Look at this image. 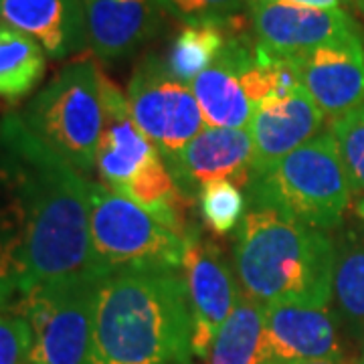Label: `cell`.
<instances>
[{"mask_svg": "<svg viewBox=\"0 0 364 364\" xmlns=\"http://www.w3.org/2000/svg\"><path fill=\"white\" fill-rule=\"evenodd\" d=\"M249 18L255 43L282 59H296L328 43L360 37V28L344 9H314L289 0H251Z\"/></svg>", "mask_w": 364, "mask_h": 364, "instance_id": "30bf717a", "label": "cell"}, {"mask_svg": "<svg viewBox=\"0 0 364 364\" xmlns=\"http://www.w3.org/2000/svg\"><path fill=\"white\" fill-rule=\"evenodd\" d=\"M193 316L182 273L128 269L100 279L91 364H191Z\"/></svg>", "mask_w": 364, "mask_h": 364, "instance_id": "7a4b0ae2", "label": "cell"}, {"mask_svg": "<svg viewBox=\"0 0 364 364\" xmlns=\"http://www.w3.org/2000/svg\"><path fill=\"white\" fill-rule=\"evenodd\" d=\"M90 182L23 117L0 122V251L21 296L41 284L102 277L91 251Z\"/></svg>", "mask_w": 364, "mask_h": 364, "instance_id": "6da1fadb", "label": "cell"}, {"mask_svg": "<svg viewBox=\"0 0 364 364\" xmlns=\"http://www.w3.org/2000/svg\"><path fill=\"white\" fill-rule=\"evenodd\" d=\"M255 51L243 33L233 35L217 61L191 83L207 128H247L255 107L241 85V71Z\"/></svg>", "mask_w": 364, "mask_h": 364, "instance_id": "9a60e30c", "label": "cell"}, {"mask_svg": "<svg viewBox=\"0 0 364 364\" xmlns=\"http://www.w3.org/2000/svg\"><path fill=\"white\" fill-rule=\"evenodd\" d=\"M330 132L338 146L352 193H364V105L332 119Z\"/></svg>", "mask_w": 364, "mask_h": 364, "instance_id": "cb8c5ba5", "label": "cell"}, {"mask_svg": "<svg viewBox=\"0 0 364 364\" xmlns=\"http://www.w3.org/2000/svg\"><path fill=\"white\" fill-rule=\"evenodd\" d=\"M102 100H104V130L97 150L95 168L105 186L122 193L134 172L142 166L156 148L148 142L132 116L128 97L117 90L102 71Z\"/></svg>", "mask_w": 364, "mask_h": 364, "instance_id": "e0dca14e", "label": "cell"}, {"mask_svg": "<svg viewBox=\"0 0 364 364\" xmlns=\"http://www.w3.org/2000/svg\"><path fill=\"white\" fill-rule=\"evenodd\" d=\"M33 330L21 316L0 314V364H31Z\"/></svg>", "mask_w": 364, "mask_h": 364, "instance_id": "484cf974", "label": "cell"}, {"mask_svg": "<svg viewBox=\"0 0 364 364\" xmlns=\"http://www.w3.org/2000/svg\"><path fill=\"white\" fill-rule=\"evenodd\" d=\"M251 160L253 140L247 128H205L164 164L182 195L195 200L200 188L213 181H231L247 188Z\"/></svg>", "mask_w": 364, "mask_h": 364, "instance_id": "8fae6325", "label": "cell"}, {"mask_svg": "<svg viewBox=\"0 0 364 364\" xmlns=\"http://www.w3.org/2000/svg\"><path fill=\"white\" fill-rule=\"evenodd\" d=\"M90 235L102 277L128 269H181L191 237L104 182H90Z\"/></svg>", "mask_w": 364, "mask_h": 364, "instance_id": "5b68a950", "label": "cell"}, {"mask_svg": "<svg viewBox=\"0 0 364 364\" xmlns=\"http://www.w3.org/2000/svg\"><path fill=\"white\" fill-rule=\"evenodd\" d=\"M265 348L272 363L346 360L338 314L330 306H265Z\"/></svg>", "mask_w": 364, "mask_h": 364, "instance_id": "7c38bea8", "label": "cell"}, {"mask_svg": "<svg viewBox=\"0 0 364 364\" xmlns=\"http://www.w3.org/2000/svg\"><path fill=\"white\" fill-rule=\"evenodd\" d=\"M18 284L14 277L13 267L4 253L0 251V308H6L13 299H18Z\"/></svg>", "mask_w": 364, "mask_h": 364, "instance_id": "4316f807", "label": "cell"}, {"mask_svg": "<svg viewBox=\"0 0 364 364\" xmlns=\"http://www.w3.org/2000/svg\"><path fill=\"white\" fill-rule=\"evenodd\" d=\"M247 203L277 208L314 229H334L350 205V181L332 132L289 152L273 168L251 176Z\"/></svg>", "mask_w": 364, "mask_h": 364, "instance_id": "277c9868", "label": "cell"}, {"mask_svg": "<svg viewBox=\"0 0 364 364\" xmlns=\"http://www.w3.org/2000/svg\"><path fill=\"white\" fill-rule=\"evenodd\" d=\"M358 215L363 217V221H364V198L358 203Z\"/></svg>", "mask_w": 364, "mask_h": 364, "instance_id": "4dcf8cb0", "label": "cell"}, {"mask_svg": "<svg viewBox=\"0 0 364 364\" xmlns=\"http://www.w3.org/2000/svg\"><path fill=\"white\" fill-rule=\"evenodd\" d=\"M233 267L241 294L261 306H330L336 243L277 208L249 205L235 231Z\"/></svg>", "mask_w": 364, "mask_h": 364, "instance_id": "3957f363", "label": "cell"}, {"mask_svg": "<svg viewBox=\"0 0 364 364\" xmlns=\"http://www.w3.org/2000/svg\"><path fill=\"white\" fill-rule=\"evenodd\" d=\"M198 207L207 225L217 235L237 231L247 213V196L231 181H213L198 193Z\"/></svg>", "mask_w": 364, "mask_h": 364, "instance_id": "603a6c76", "label": "cell"}, {"mask_svg": "<svg viewBox=\"0 0 364 364\" xmlns=\"http://www.w3.org/2000/svg\"><path fill=\"white\" fill-rule=\"evenodd\" d=\"M102 277H69L31 287L16 312L33 330L31 364H91L93 301Z\"/></svg>", "mask_w": 364, "mask_h": 364, "instance_id": "52a82bcc", "label": "cell"}, {"mask_svg": "<svg viewBox=\"0 0 364 364\" xmlns=\"http://www.w3.org/2000/svg\"><path fill=\"white\" fill-rule=\"evenodd\" d=\"M363 364H364V363H363Z\"/></svg>", "mask_w": 364, "mask_h": 364, "instance_id": "d6a6232c", "label": "cell"}, {"mask_svg": "<svg viewBox=\"0 0 364 364\" xmlns=\"http://www.w3.org/2000/svg\"><path fill=\"white\" fill-rule=\"evenodd\" d=\"M128 102L136 126L162 160L178 154L205 130V119L188 83L172 75L166 59L148 55L128 83Z\"/></svg>", "mask_w": 364, "mask_h": 364, "instance_id": "ba28073f", "label": "cell"}, {"mask_svg": "<svg viewBox=\"0 0 364 364\" xmlns=\"http://www.w3.org/2000/svg\"><path fill=\"white\" fill-rule=\"evenodd\" d=\"M350 2H354V6L358 9V13L364 16V0H350Z\"/></svg>", "mask_w": 364, "mask_h": 364, "instance_id": "f546056e", "label": "cell"}, {"mask_svg": "<svg viewBox=\"0 0 364 364\" xmlns=\"http://www.w3.org/2000/svg\"><path fill=\"white\" fill-rule=\"evenodd\" d=\"M45 49L26 33L0 21V100L21 102L45 75Z\"/></svg>", "mask_w": 364, "mask_h": 364, "instance_id": "44dd1931", "label": "cell"}, {"mask_svg": "<svg viewBox=\"0 0 364 364\" xmlns=\"http://www.w3.org/2000/svg\"><path fill=\"white\" fill-rule=\"evenodd\" d=\"M245 31V16L239 14L227 21H205L191 23L176 35V39L166 55V65L172 75L184 83H193L196 75H200L210 67L229 39Z\"/></svg>", "mask_w": 364, "mask_h": 364, "instance_id": "d6986e66", "label": "cell"}, {"mask_svg": "<svg viewBox=\"0 0 364 364\" xmlns=\"http://www.w3.org/2000/svg\"><path fill=\"white\" fill-rule=\"evenodd\" d=\"M251 0H158V4L176 18L191 23L227 21L243 14Z\"/></svg>", "mask_w": 364, "mask_h": 364, "instance_id": "d4e9b609", "label": "cell"}, {"mask_svg": "<svg viewBox=\"0 0 364 364\" xmlns=\"http://www.w3.org/2000/svg\"><path fill=\"white\" fill-rule=\"evenodd\" d=\"M289 2L314 6V9H342V4H346L350 0H289Z\"/></svg>", "mask_w": 364, "mask_h": 364, "instance_id": "83f0119b", "label": "cell"}, {"mask_svg": "<svg viewBox=\"0 0 364 364\" xmlns=\"http://www.w3.org/2000/svg\"><path fill=\"white\" fill-rule=\"evenodd\" d=\"M324 117L306 87L257 105L247 126L253 140L251 176L267 172L289 152L316 138Z\"/></svg>", "mask_w": 364, "mask_h": 364, "instance_id": "5bb4252c", "label": "cell"}, {"mask_svg": "<svg viewBox=\"0 0 364 364\" xmlns=\"http://www.w3.org/2000/svg\"><path fill=\"white\" fill-rule=\"evenodd\" d=\"M21 117L41 142L83 176L90 174L104 130L102 69L93 61L67 65L35 95Z\"/></svg>", "mask_w": 364, "mask_h": 364, "instance_id": "8992f818", "label": "cell"}, {"mask_svg": "<svg viewBox=\"0 0 364 364\" xmlns=\"http://www.w3.org/2000/svg\"><path fill=\"white\" fill-rule=\"evenodd\" d=\"M272 364H348L346 360H298V363H272Z\"/></svg>", "mask_w": 364, "mask_h": 364, "instance_id": "f1b7e54d", "label": "cell"}, {"mask_svg": "<svg viewBox=\"0 0 364 364\" xmlns=\"http://www.w3.org/2000/svg\"><path fill=\"white\" fill-rule=\"evenodd\" d=\"M87 47L104 61L130 57L160 28L158 0H81Z\"/></svg>", "mask_w": 364, "mask_h": 364, "instance_id": "2e32d148", "label": "cell"}, {"mask_svg": "<svg viewBox=\"0 0 364 364\" xmlns=\"http://www.w3.org/2000/svg\"><path fill=\"white\" fill-rule=\"evenodd\" d=\"M299 81L326 117L364 105V43L360 37L328 43L294 59Z\"/></svg>", "mask_w": 364, "mask_h": 364, "instance_id": "4fadbf2b", "label": "cell"}, {"mask_svg": "<svg viewBox=\"0 0 364 364\" xmlns=\"http://www.w3.org/2000/svg\"><path fill=\"white\" fill-rule=\"evenodd\" d=\"M181 269L193 316V354L207 360L217 332L241 299V287L221 245L198 229L186 239Z\"/></svg>", "mask_w": 364, "mask_h": 364, "instance_id": "9c48e42d", "label": "cell"}, {"mask_svg": "<svg viewBox=\"0 0 364 364\" xmlns=\"http://www.w3.org/2000/svg\"><path fill=\"white\" fill-rule=\"evenodd\" d=\"M332 298L344 324L364 336V235L346 233L336 243Z\"/></svg>", "mask_w": 364, "mask_h": 364, "instance_id": "7402d4cb", "label": "cell"}, {"mask_svg": "<svg viewBox=\"0 0 364 364\" xmlns=\"http://www.w3.org/2000/svg\"><path fill=\"white\" fill-rule=\"evenodd\" d=\"M363 338H364V336H363Z\"/></svg>", "mask_w": 364, "mask_h": 364, "instance_id": "1f68e13d", "label": "cell"}, {"mask_svg": "<svg viewBox=\"0 0 364 364\" xmlns=\"http://www.w3.org/2000/svg\"><path fill=\"white\" fill-rule=\"evenodd\" d=\"M207 364H272L265 348V306L241 294L210 344Z\"/></svg>", "mask_w": 364, "mask_h": 364, "instance_id": "ffe728a7", "label": "cell"}, {"mask_svg": "<svg viewBox=\"0 0 364 364\" xmlns=\"http://www.w3.org/2000/svg\"><path fill=\"white\" fill-rule=\"evenodd\" d=\"M0 21L33 37L53 59L87 45L81 0H0Z\"/></svg>", "mask_w": 364, "mask_h": 364, "instance_id": "ac0fdd59", "label": "cell"}]
</instances>
